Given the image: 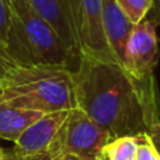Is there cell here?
Instances as JSON below:
<instances>
[{"instance_id": "cell-2", "label": "cell", "mask_w": 160, "mask_h": 160, "mask_svg": "<svg viewBox=\"0 0 160 160\" xmlns=\"http://www.w3.org/2000/svg\"><path fill=\"white\" fill-rule=\"evenodd\" d=\"M2 82L0 102L42 114L70 111L78 107L75 76L66 66H14Z\"/></svg>"}, {"instance_id": "cell-11", "label": "cell", "mask_w": 160, "mask_h": 160, "mask_svg": "<svg viewBox=\"0 0 160 160\" xmlns=\"http://www.w3.org/2000/svg\"><path fill=\"white\" fill-rule=\"evenodd\" d=\"M16 14L7 0H0V56L11 62ZM14 65V63H13Z\"/></svg>"}, {"instance_id": "cell-9", "label": "cell", "mask_w": 160, "mask_h": 160, "mask_svg": "<svg viewBox=\"0 0 160 160\" xmlns=\"http://www.w3.org/2000/svg\"><path fill=\"white\" fill-rule=\"evenodd\" d=\"M102 25L111 53L117 63H124L127 44L135 27L115 0H102Z\"/></svg>"}, {"instance_id": "cell-12", "label": "cell", "mask_w": 160, "mask_h": 160, "mask_svg": "<svg viewBox=\"0 0 160 160\" xmlns=\"http://www.w3.org/2000/svg\"><path fill=\"white\" fill-rule=\"evenodd\" d=\"M138 135L115 138L104 148L102 153L108 160H136Z\"/></svg>"}, {"instance_id": "cell-14", "label": "cell", "mask_w": 160, "mask_h": 160, "mask_svg": "<svg viewBox=\"0 0 160 160\" xmlns=\"http://www.w3.org/2000/svg\"><path fill=\"white\" fill-rule=\"evenodd\" d=\"M136 160H160V155L153 145L149 133L138 135V149H136Z\"/></svg>"}, {"instance_id": "cell-20", "label": "cell", "mask_w": 160, "mask_h": 160, "mask_svg": "<svg viewBox=\"0 0 160 160\" xmlns=\"http://www.w3.org/2000/svg\"><path fill=\"white\" fill-rule=\"evenodd\" d=\"M156 8H158V13L160 16V0H156ZM159 24H160V20H159Z\"/></svg>"}, {"instance_id": "cell-4", "label": "cell", "mask_w": 160, "mask_h": 160, "mask_svg": "<svg viewBox=\"0 0 160 160\" xmlns=\"http://www.w3.org/2000/svg\"><path fill=\"white\" fill-rule=\"evenodd\" d=\"M158 24L155 18H145L132 30L127 44L122 68L139 87L142 96L156 110H160L156 90L155 69L159 61Z\"/></svg>"}, {"instance_id": "cell-19", "label": "cell", "mask_w": 160, "mask_h": 160, "mask_svg": "<svg viewBox=\"0 0 160 160\" xmlns=\"http://www.w3.org/2000/svg\"><path fill=\"white\" fill-rule=\"evenodd\" d=\"M53 160H86V159H82L76 155H70V153H61V155H56Z\"/></svg>"}, {"instance_id": "cell-3", "label": "cell", "mask_w": 160, "mask_h": 160, "mask_svg": "<svg viewBox=\"0 0 160 160\" xmlns=\"http://www.w3.org/2000/svg\"><path fill=\"white\" fill-rule=\"evenodd\" d=\"M13 62L17 66L52 65L75 70L79 59L70 53L58 32L31 8L16 14Z\"/></svg>"}, {"instance_id": "cell-5", "label": "cell", "mask_w": 160, "mask_h": 160, "mask_svg": "<svg viewBox=\"0 0 160 160\" xmlns=\"http://www.w3.org/2000/svg\"><path fill=\"white\" fill-rule=\"evenodd\" d=\"M112 136L79 107L69 111L52 145V156L70 153L86 160H97Z\"/></svg>"}, {"instance_id": "cell-13", "label": "cell", "mask_w": 160, "mask_h": 160, "mask_svg": "<svg viewBox=\"0 0 160 160\" xmlns=\"http://www.w3.org/2000/svg\"><path fill=\"white\" fill-rule=\"evenodd\" d=\"M115 2L135 25L146 18L149 10H152L155 4V0H115Z\"/></svg>"}, {"instance_id": "cell-21", "label": "cell", "mask_w": 160, "mask_h": 160, "mask_svg": "<svg viewBox=\"0 0 160 160\" xmlns=\"http://www.w3.org/2000/svg\"><path fill=\"white\" fill-rule=\"evenodd\" d=\"M97 160H108V159H107V156H105L104 153H101V155L98 156V159H97Z\"/></svg>"}, {"instance_id": "cell-1", "label": "cell", "mask_w": 160, "mask_h": 160, "mask_svg": "<svg viewBox=\"0 0 160 160\" xmlns=\"http://www.w3.org/2000/svg\"><path fill=\"white\" fill-rule=\"evenodd\" d=\"M73 76L78 107L112 139L148 133L160 122V110L145 100L121 65L80 56Z\"/></svg>"}, {"instance_id": "cell-10", "label": "cell", "mask_w": 160, "mask_h": 160, "mask_svg": "<svg viewBox=\"0 0 160 160\" xmlns=\"http://www.w3.org/2000/svg\"><path fill=\"white\" fill-rule=\"evenodd\" d=\"M42 115L39 111L0 102V139L16 142Z\"/></svg>"}, {"instance_id": "cell-18", "label": "cell", "mask_w": 160, "mask_h": 160, "mask_svg": "<svg viewBox=\"0 0 160 160\" xmlns=\"http://www.w3.org/2000/svg\"><path fill=\"white\" fill-rule=\"evenodd\" d=\"M0 160H20L18 156L13 152V149H3L0 148Z\"/></svg>"}, {"instance_id": "cell-7", "label": "cell", "mask_w": 160, "mask_h": 160, "mask_svg": "<svg viewBox=\"0 0 160 160\" xmlns=\"http://www.w3.org/2000/svg\"><path fill=\"white\" fill-rule=\"evenodd\" d=\"M69 111L44 114L16 142L13 152L20 160H53L52 145Z\"/></svg>"}, {"instance_id": "cell-8", "label": "cell", "mask_w": 160, "mask_h": 160, "mask_svg": "<svg viewBox=\"0 0 160 160\" xmlns=\"http://www.w3.org/2000/svg\"><path fill=\"white\" fill-rule=\"evenodd\" d=\"M31 7L58 32L70 53L76 59H80L72 21L70 0H31Z\"/></svg>"}, {"instance_id": "cell-6", "label": "cell", "mask_w": 160, "mask_h": 160, "mask_svg": "<svg viewBox=\"0 0 160 160\" xmlns=\"http://www.w3.org/2000/svg\"><path fill=\"white\" fill-rule=\"evenodd\" d=\"M72 21L80 56L114 62L102 25V0H70Z\"/></svg>"}, {"instance_id": "cell-22", "label": "cell", "mask_w": 160, "mask_h": 160, "mask_svg": "<svg viewBox=\"0 0 160 160\" xmlns=\"http://www.w3.org/2000/svg\"><path fill=\"white\" fill-rule=\"evenodd\" d=\"M2 96H3V82L0 79V98H2Z\"/></svg>"}, {"instance_id": "cell-17", "label": "cell", "mask_w": 160, "mask_h": 160, "mask_svg": "<svg viewBox=\"0 0 160 160\" xmlns=\"http://www.w3.org/2000/svg\"><path fill=\"white\" fill-rule=\"evenodd\" d=\"M14 66H16V65L10 63L8 61H6L4 58H2V56H0V79L4 78V76L8 73V70L13 69Z\"/></svg>"}, {"instance_id": "cell-16", "label": "cell", "mask_w": 160, "mask_h": 160, "mask_svg": "<svg viewBox=\"0 0 160 160\" xmlns=\"http://www.w3.org/2000/svg\"><path fill=\"white\" fill-rule=\"evenodd\" d=\"M149 136L150 139H152L153 145L156 146V149H158L159 155H160V122H158V124L152 125V128L149 129Z\"/></svg>"}, {"instance_id": "cell-15", "label": "cell", "mask_w": 160, "mask_h": 160, "mask_svg": "<svg viewBox=\"0 0 160 160\" xmlns=\"http://www.w3.org/2000/svg\"><path fill=\"white\" fill-rule=\"evenodd\" d=\"M10 3L11 8L16 14H22L25 11L31 10V0H7Z\"/></svg>"}]
</instances>
